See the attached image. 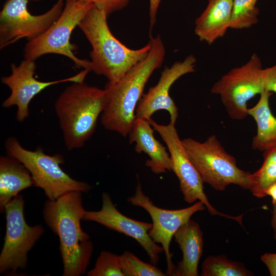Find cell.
<instances>
[{"label": "cell", "mask_w": 276, "mask_h": 276, "mask_svg": "<svg viewBox=\"0 0 276 276\" xmlns=\"http://www.w3.org/2000/svg\"><path fill=\"white\" fill-rule=\"evenodd\" d=\"M107 17L105 12L94 6L78 27L91 45V72L114 83L147 55L150 44L148 42L137 50L125 46L111 32Z\"/></svg>", "instance_id": "obj_3"}, {"label": "cell", "mask_w": 276, "mask_h": 276, "mask_svg": "<svg viewBox=\"0 0 276 276\" xmlns=\"http://www.w3.org/2000/svg\"><path fill=\"white\" fill-rule=\"evenodd\" d=\"M271 225L273 231V237L274 239L276 240V203H272Z\"/></svg>", "instance_id": "obj_31"}, {"label": "cell", "mask_w": 276, "mask_h": 276, "mask_svg": "<svg viewBox=\"0 0 276 276\" xmlns=\"http://www.w3.org/2000/svg\"><path fill=\"white\" fill-rule=\"evenodd\" d=\"M24 204L23 196L18 194L5 206L6 230L0 254V273H15L18 270L25 269L28 252L44 233L41 225L27 224Z\"/></svg>", "instance_id": "obj_9"}, {"label": "cell", "mask_w": 276, "mask_h": 276, "mask_svg": "<svg viewBox=\"0 0 276 276\" xmlns=\"http://www.w3.org/2000/svg\"><path fill=\"white\" fill-rule=\"evenodd\" d=\"M260 259L266 266L270 275L276 276V253H265Z\"/></svg>", "instance_id": "obj_28"}, {"label": "cell", "mask_w": 276, "mask_h": 276, "mask_svg": "<svg viewBox=\"0 0 276 276\" xmlns=\"http://www.w3.org/2000/svg\"><path fill=\"white\" fill-rule=\"evenodd\" d=\"M102 205L98 211H86L82 220L94 221L107 228L124 234L137 242L148 255L150 263L156 265L162 246L154 242L149 234L152 224L131 219L121 213L114 206L110 195L103 192Z\"/></svg>", "instance_id": "obj_14"}, {"label": "cell", "mask_w": 276, "mask_h": 276, "mask_svg": "<svg viewBox=\"0 0 276 276\" xmlns=\"http://www.w3.org/2000/svg\"><path fill=\"white\" fill-rule=\"evenodd\" d=\"M34 186L29 170L12 156L0 157V211L4 213L6 204L21 191Z\"/></svg>", "instance_id": "obj_19"}, {"label": "cell", "mask_w": 276, "mask_h": 276, "mask_svg": "<svg viewBox=\"0 0 276 276\" xmlns=\"http://www.w3.org/2000/svg\"><path fill=\"white\" fill-rule=\"evenodd\" d=\"M87 276H124L121 266V256L102 251L94 267L87 272Z\"/></svg>", "instance_id": "obj_25"}, {"label": "cell", "mask_w": 276, "mask_h": 276, "mask_svg": "<svg viewBox=\"0 0 276 276\" xmlns=\"http://www.w3.org/2000/svg\"><path fill=\"white\" fill-rule=\"evenodd\" d=\"M234 0H208V5L195 21L194 32L201 41L212 44L229 29Z\"/></svg>", "instance_id": "obj_17"}, {"label": "cell", "mask_w": 276, "mask_h": 276, "mask_svg": "<svg viewBox=\"0 0 276 276\" xmlns=\"http://www.w3.org/2000/svg\"><path fill=\"white\" fill-rule=\"evenodd\" d=\"M106 103L105 89L84 82H72L60 94L54 107L68 150L82 148L91 137Z\"/></svg>", "instance_id": "obj_4"}, {"label": "cell", "mask_w": 276, "mask_h": 276, "mask_svg": "<svg viewBox=\"0 0 276 276\" xmlns=\"http://www.w3.org/2000/svg\"><path fill=\"white\" fill-rule=\"evenodd\" d=\"M267 196H270L272 198V203H276V182L271 185L266 190Z\"/></svg>", "instance_id": "obj_30"}, {"label": "cell", "mask_w": 276, "mask_h": 276, "mask_svg": "<svg viewBox=\"0 0 276 276\" xmlns=\"http://www.w3.org/2000/svg\"><path fill=\"white\" fill-rule=\"evenodd\" d=\"M149 121L167 146L172 160V171L179 180L180 190L185 201L190 204L200 201L211 215L233 219L242 226L243 214L232 216L224 214L217 211L209 202L204 191V182L185 150L175 123L170 121L167 125H162L151 119Z\"/></svg>", "instance_id": "obj_10"}, {"label": "cell", "mask_w": 276, "mask_h": 276, "mask_svg": "<svg viewBox=\"0 0 276 276\" xmlns=\"http://www.w3.org/2000/svg\"><path fill=\"white\" fill-rule=\"evenodd\" d=\"M265 90L276 93V63L264 68Z\"/></svg>", "instance_id": "obj_27"}, {"label": "cell", "mask_w": 276, "mask_h": 276, "mask_svg": "<svg viewBox=\"0 0 276 276\" xmlns=\"http://www.w3.org/2000/svg\"><path fill=\"white\" fill-rule=\"evenodd\" d=\"M29 0H7L0 12V48L21 38L31 40L45 32L61 15L65 0H57L52 8L40 15L28 9Z\"/></svg>", "instance_id": "obj_11"}, {"label": "cell", "mask_w": 276, "mask_h": 276, "mask_svg": "<svg viewBox=\"0 0 276 276\" xmlns=\"http://www.w3.org/2000/svg\"><path fill=\"white\" fill-rule=\"evenodd\" d=\"M121 266L124 276H165L156 265L145 262L133 253L125 251L121 255Z\"/></svg>", "instance_id": "obj_24"}, {"label": "cell", "mask_w": 276, "mask_h": 276, "mask_svg": "<svg viewBox=\"0 0 276 276\" xmlns=\"http://www.w3.org/2000/svg\"><path fill=\"white\" fill-rule=\"evenodd\" d=\"M173 237L181 250V260L175 266L174 276H198V266L203 250V233L199 224L189 219Z\"/></svg>", "instance_id": "obj_18"}, {"label": "cell", "mask_w": 276, "mask_h": 276, "mask_svg": "<svg viewBox=\"0 0 276 276\" xmlns=\"http://www.w3.org/2000/svg\"><path fill=\"white\" fill-rule=\"evenodd\" d=\"M5 147L8 155L20 161L29 170L34 186L42 189L48 199L56 200L74 191L87 193L91 188L87 182L72 178L61 169L60 165L64 160L60 154H47L40 147L28 150L14 136L7 139Z\"/></svg>", "instance_id": "obj_6"}, {"label": "cell", "mask_w": 276, "mask_h": 276, "mask_svg": "<svg viewBox=\"0 0 276 276\" xmlns=\"http://www.w3.org/2000/svg\"><path fill=\"white\" fill-rule=\"evenodd\" d=\"M127 201L131 204L141 207L150 216L152 226L149 234L156 243L160 244L165 252L167 263V274L173 275L175 266L173 264L170 252L171 240L176 231L187 222L193 215L206 209L204 204L197 201L193 205L181 209L168 210L156 206L143 192L138 180L134 194L129 197Z\"/></svg>", "instance_id": "obj_12"}, {"label": "cell", "mask_w": 276, "mask_h": 276, "mask_svg": "<svg viewBox=\"0 0 276 276\" xmlns=\"http://www.w3.org/2000/svg\"><path fill=\"white\" fill-rule=\"evenodd\" d=\"M265 90L264 68L256 54L244 65L221 76L211 89L212 94L220 97L227 114L235 120L246 118L247 102Z\"/></svg>", "instance_id": "obj_8"}, {"label": "cell", "mask_w": 276, "mask_h": 276, "mask_svg": "<svg viewBox=\"0 0 276 276\" xmlns=\"http://www.w3.org/2000/svg\"><path fill=\"white\" fill-rule=\"evenodd\" d=\"M196 61L194 55H190L182 61H177L170 67H165L157 83L140 100L135 110V118L148 120L156 111L165 110L170 115V121L175 123L178 108L169 95L170 88L180 77L195 71Z\"/></svg>", "instance_id": "obj_15"}, {"label": "cell", "mask_w": 276, "mask_h": 276, "mask_svg": "<svg viewBox=\"0 0 276 276\" xmlns=\"http://www.w3.org/2000/svg\"><path fill=\"white\" fill-rule=\"evenodd\" d=\"M82 193L71 191L56 200L48 199L43 205L44 221L59 239L63 276L85 274L94 249L89 236L81 226L86 212Z\"/></svg>", "instance_id": "obj_2"}, {"label": "cell", "mask_w": 276, "mask_h": 276, "mask_svg": "<svg viewBox=\"0 0 276 276\" xmlns=\"http://www.w3.org/2000/svg\"><path fill=\"white\" fill-rule=\"evenodd\" d=\"M271 95V92L264 91L260 95L257 103L248 109V116L252 117L257 124L252 148L263 152L276 148V118L271 111L269 102Z\"/></svg>", "instance_id": "obj_20"}, {"label": "cell", "mask_w": 276, "mask_h": 276, "mask_svg": "<svg viewBox=\"0 0 276 276\" xmlns=\"http://www.w3.org/2000/svg\"><path fill=\"white\" fill-rule=\"evenodd\" d=\"M258 0H234L230 29L241 30L251 27L258 22Z\"/></svg>", "instance_id": "obj_23"}, {"label": "cell", "mask_w": 276, "mask_h": 276, "mask_svg": "<svg viewBox=\"0 0 276 276\" xmlns=\"http://www.w3.org/2000/svg\"><path fill=\"white\" fill-rule=\"evenodd\" d=\"M10 75L2 78V82L10 89V96L5 99L2 106L17 107L16 119L24 122L29 116V105L32 99L47 87L61 82H82L89 72L84 69L72 77L52 81H41L34 76L36 65L35 60L25 59L18 65H11Z\"/></svg>", "instance_id": "obj_13"}, {"label": "cell", "mask_w": 276, "mask_h": 276, "mask_svg": "<svg viewBox=\"0 0 276 276\" xmlns=\"http://www.w3.org/2000/svg\"><path fill=\"white\" fill-rule=\"evenodd\" d=\"M264 160L261 167L251 174L252 195L259 198L267 196L266 191L272 183L276 182V148L264 152Z\"/></svg>", "instance_id": "obj_21"}, {"label": "cell", "mask_w": 276, "mask_h": 276, "mask_svg": "<svg viewBox=\"0 0 276 276\" xmlns=\"http://www.w3.org/2000/svg\"><path fill=\"white\" fill-rule=\"evenodd\" d=\"M149 15L150 21L149 33L151 35V32L156 22V17L158 7L161 2V0H149Z\"/></svg>", "instance_id": "obj_29"}, {"label": "cell", "mask_w": 276, "mask_h": 276, "mask_svg": "<svg viewBox=\"0 0 276 276\" xmlns=\"http://www.w3.org/2000/svg\"><path fill=\"white\" fill-rule=\"evenodd\" d=\"M94 5L84 0H65L58 18L43 33L28 41L24 51L26 59L36 60L47 54H56L71 59L77 68L91 72L90 61L77 57L74 53L76 47L70 42L74 29Z\"/></svg>", "instance_id": "obj_7"}, {"label": "cell", "mask_w": 276, "mask_h": 276, "mask_svg": "<svg viewBox=\"0 0 276 276\" xmlns=\"http://www.w3.org/2000/svg\"><path fill=\"white\" fill-rule=\"evenodd\" d=\"M182 143L204 183L218 191H224L230 185L250 190L251 173L238 167L236 158L226 152L215 135L202 142L188 137Z\"/></svg>", "instance_id": "obj_5"}, {"label": "cell", "mask_w": 276, "mask_h": 276, "mask_svg": "<svg viewBox=\"0 0 276 276\" xmlns=\"http://www.w3.org/2000/svg\"><path fill=\"white\" fill-rule=\"evenodd\" d=\"M154 130L149 120L135 118L128 134L129 142L135 143L136 152L148 156L145 166L159 174L172 171V160L169 151L154 137Z\"/></svg>", "instance_id": "obj_16"}, {"label": "cell", "mask_w": 276, "mask_h": 276, "mask_svg": "<svg viewBox=\"0 0 276 276\" xmlns=\"http://www.w3.org/2000/svg\"><path fill=\"white\" fill-rule=\"evenodd\" d=\"M149 42L147 55L117 82H108L105 86L107 103L101 115L102 124L124 137L128 135L135 119V110L146 83L164 59L165 49L160 36H150Z\"/></svg>", "instance_id": "obj_1"}, {"label": "cell", "mask_w": 276, "mask_h": 276, "mask_svg": "<svg viewBox=\"0 0 276 276\" xmlns=\"http://www.w3.org/2000/svg\"><path fill=\"white\" fill-rule=\"evenodd\" d=\"M103 10L108 16L126 7L131 0H84Z\"/></svg>", "instance_id": "obj_26"}, {"label": "cell", "mask_w": 276, "mask_h": 276, "mask_svg": "<svg viewBox=\"0 0 276 276\" xmlns=\"http://www.w3.org/2000/svg\"><path fill=\"white\" fill-rule=\"evenodd\" d=\"M201 276H250L252 273L241 262L224 255L210 256L202 264Z\"/></svg>", "instance_id": "obj_22"}]
</instances>
